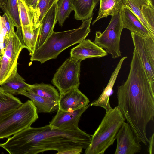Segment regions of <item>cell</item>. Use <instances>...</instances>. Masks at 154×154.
<instances>
[{"label": "cell", "mask_w": 154, "mask_h": 154, "mask_svg": "<svg viewBox=\"0 0 154 154\" xmlns=\"http://www.w3.org/2000/svg\"><path fill=\"white\" fill-rule=\"evenodd\" d=\"M133 54L128 78L117 87L118 106L137 137L146 145L147 125L154 121V87L135 49Z\"/></svg>", "instance_id": "1"}, {"label": "cell", "mask_w": 154, "mask_h": 154, "mask_svg": "<svg viewBox=\"0 0 154 154\" xmlns=\"http://www.w3.org/2000/svg\"><path fill=\"white\" fill-rule=\"evenodd\" d=\"M91 141L90 135L79 128H56L48 124L24 129L0 143V147L10 154H36L49 150L59 152L74 148L85 149Z\"/></svg>", "instance_id": "2"}, {"label": "cell", "mask_w": 154, "mask_h": 154, "mask_svg": "<svg viewBox=\"0 0 154 154\" xmlns=\"http://www.w3.org/2000/svg\"><path fill=\"white\" fill-rule=\"evenodd\" d=\"M93 17L82 21L79 28L64 31H54L39 48L31 56L32 61H37L43 63L55 59L63 50L85 39L91 31L90 26Z\"/></svg>", "instance_id": "3"}, {"label": "cell", "mask_w": 154, "mask_h": 154, "mask_svg": "<svg viewBox=\"0 0 154 154\" xmlns=\"http://www.w3.org/2000/svg\"><path fill=\"white\" fill-rule=\"evenodd\" d=\"M125 120L118 106L106 112L98 128L91 136V143L84 153L103 154L113 144Z\"/></svg>", "instance_id": "4"}, {"label": "cell", "mask_w": 154, "mask_h": 154, "mask_svg": "<svg viewBox=\"0 0 154 154\" xmlns=\"http://www.w3.org/2000/svg\"><path fill=\"white\" fill-rule=\"evenodd\" d=\"M37 108L28 100L0 120V139L7 138L31 127L38 118Z\"/></svg>", "instance_id": "5"}, {"label": "cell", "mask_w": 154, "mask_h": 154, "mask_svg": "<svg viewBox=\"0 0 154 154\" xmlns=\"http://www.w3.org/2000/svg\"><path fill=\"white\" fill-rule=\"evenodd\" d=\"M123 24L121 13L111 16V20L104 31L96 32L94 43L110 54L113 59L121 57L120 42Z\"/></svg>", "instance_id": "6"}, {"label": "cell", "mask_w": 154, "mask_h": 154, "mask_svg": "<svg viewBox=\"0 0 154 154\" xmlns=\"http://www.w3.org/2000/svg\"><path fill=\"white\" fill-rule=\"evenodd\" d=\"M24 48H26V47L23 40L21 27L9 35L0 61V85L8 78L17 66L18 57Z\"/></svg>", "instance_id": "7"}, {"label": "cell", "mask_w": 154, "mask_h": 154, "mask_svg": "<svg viewBox=\"0 0 154 154\" xmlns=\"http://www.w3.org/2000/svg\"><path fill=\"white\" fill-rule=\"evenodd\" d=\"M81 62L70 57L63 63L54 74L51 82L58 89L60 95L79 88Z\"/></svg>", "instance_id": "8"}, {"label": "cell", "mask_w": 154, "mask_h": 154, "mask_svg": "<svg viewBox=\"0 0 154 154\" xmlns=\"http://www.w3.org/2000/svg\"><path fill=\"white\" fill-rule=\"evenodd\" d=\"M131 35L136 51L149 81L154 87V38L133 32Z\"/></svg>", "instance_id": "9"}, {"label": "cell", "mask_w": 154, "mask_h": 154, "mask_svg": "<svg viewBox=\"0 0 154 154\" xmlns=\"http://www.w3.org/2000/svg\"><path fill=\"white\" fill-rule=\"evenodd\" d=\"M117 144L115 154H134L140 152V141L129 124L124 122L116 136Z\"/></svg>", "instance_id": "10"}, {"label": "cell", "mask_w": 154, "mask_h": 154, "mask_svg": "<svg viewBox=\"0 0 154 154\" xmlns=\"http://www.w3.org/2000/svg\"><path fill=\"white\" fill-rule=\"evenodd\" d=\"M91 106V104L80 109L67 111L59 109L56 115L50 122L52 127L75 129L79 128L78 124L82 114Z\"/></svg>", "instance_id": "11"}, {"label": "cell", "mask_w": 154, "mask_h": 154, "mask_svg": "<svg viewBox=\"0 0 154 154\" xmlns=\"http://www.w3.org/2000/svg\"><path fill=\"white\" fill-rule=\"evenodd\" d=\"M88 97L78 89L75 88L60 95L59 109L65 111H74L88 105Z\"/></svg>", "instance_id": "12"}, {"label": "cell", "mask_w": 154, "mask_h": 154, "mask_svg": "<svg viewBox=\"0 0 154 154\" xmlns=\"http://www.w3.org/2000/svg\"><path fill=\"white\" fill-rule=\"evenodd\" d=\"M108 54L105 50L89 39H85L71 49L70 57L81 61L88 58H100Z\"/></svg>", "instance_id": "13"}, {"label": "cell", "mask_w": 154, "mask_h": 154, "mask_svg": "<svg viewBox=\"0 0 154 154\" xmlns=\"http://www.w3.org/2000/svg\"><path fill=\"white\" fill-rule=\"evenodd\" d=\"M57 2H54L44 16L41 22L39 33L36 44L35 50L40 47L54 32V28L57 23L56 15L57 11Z\"/></svg>", "instance_id": "14"}, {"label": "cell", "mask_w": 154, "mask_h": 154, "mask_svg": "<svg viewBox=\"0 0 154 154\" xmlns=\"http://www.w3.org/2000/svg\"><path fill=\"white\" fill-rule=\"evenodd\" d=\"M25 81L18 73L17 66L8 78L0 85L1 90L12 95L20 94L28 91L30 88V85L26 83Z\"/></svg>", "instance_id": "15"}, {"label": "cell", "mask_w": 154, "mask_h": 154, "mask_svg": "<svg viewBox=\"0 0 154 154\" xmlns=\"http://www.w3.org/2000/svg\"><path fill=\"white\" fill-rule=\"evenodd\" d=\"M123 28L146 36L154 38V35L143 25L135 14L128 8L124 7L121 13Z\"/></svg>", "instance_id": "16"}, {"label": "cell", "mask_w": 154, "mask_h": 154, "mask_svg": "<svg viewBox=\"0 0 154 154\" xmlns=\"http://www.w3.org/2000/svg\"><path fill=\"white\" fill-rule=\"evenodd\" d=\"M127 58V57L125 56L120 60L112 73L106 86L103 89L99 98L90 104L91 106L102 107L106 110V112L112 109L110 104L109 97L123 63Z\"/></svg>", "instance_id": "17"}, {"label": "cell", "mask_w": 154, "mask_h": 154, "mask_svg": "<svg viewBox=\"0 0 154 154\" xmlns=\"http://www.w3.org/2000/svg\"><path fill=\"white\" fill-rule=\"evenodd\" d=\"M75 12L74 17L82 21L93 15V10L99 0H70Z\"/></svg>", "instance_id": "18"}, {"label": "cell", "mask_w": 154, "mask_h": 154, "mask_svg": "<svg viewBox=\"0 0 154 154\" xmlns=\"http://www.w3.org/2000/svg\"><path fill=\"white\" fill-rule=\"evenodd\" d=\"M30 99L37 108L38 113H50L57 112L59 109L58 102L41 97L29 91L20 94Z\"/></svg>", "instance_id": "19"}, {"label": "cell", "mask_w": 154, "mask_h": 154, "mask_svg": "<svg viewBox=\"0 0 154 154\" xmlns=\"http://www.w3.org/2000/svg\"><path fill=\"white\" fill-rule=\"evenodd\" d=\"M100 6L98 16L93 22L94 25L100 19L107 16L121 13L122 8L126 7L125 0H100Z\"/></svg>", "instance_id": "20"}, {"label": "cell", "mask_w": 154, "mask_h": 154, "mask_svg": "<svg viewBox=\"0 0 154 154\" xmlns=\"http://www.w3.org/2000/svg\"><path fill=\"white\" fill-rule=\"evenodd\" d=\"M40 25H35L33 23L25 26H21L24 44L31 56L35 50Z\"/></svg>", "instance_id": "21"}, {"label": "cell", "mask_w": 154, "mask_h": 154, "mask_svg": "<svg viewBox=\"0 0 154 154\" xmlns=\"http://www.w3.org/2000/svg\"><path fill=\"white\" fill-rule=\"evenodd\" d=\"M23 103L12 94L0 91V120L20 106Z\"/></svg>", "instance_id": "22"}, {"label": "cell", "mask_w": 154, "mask_h": 154, "mask_svg": "<svg viewBox=\"0 0 154 154\" xmlns=\"http://www.w3.org/2000/svg\"><path fill=\"white\" fill-rule=\"evenodd\" d=\"M33 94L58 102L60 97V93L53 86L50 84L36 83L30 85L28 91Z\"/></svg>", "instance_id": "23"}, {"label": "cell", "mask_w": 154, "mask_h": 154, "mask_svg": "<svg viewBox=\"0 0 154 154\" xmlns=\"http://www.w3.org/2000/svg\"><path fill=\"white\" fill-rule=\"evenodd\" d=\"M125 0L126 3V7L128 8L132 11L140 20L143 25L150 32L149 26L142 14L141 10L142 7L144 5L153 4V0Z\"/></svg>", "instance_id": "24"}, {"label": "cell", "mask_w": 154, "mask_h": 154, "mask_svg": "<svg viewBox=\"0 0 154 154\" xmlns=\"http://www.w3.org/2000/svg\"><path fill=\"white\" fill-rule=\"evenodd\" d=\"M57 2L56 20L62 27L66 18L68 17L73 8L70 0H59Z\"/></svg>", "instance_id": "25"}, {"label": "cell", "mask_w": 154, "mask_h": 154, "mask_svg": "<svg viewBox=\"0 0 154 154\" xmlns=\"http://www.w3.org/2000/svg\"><path fill=\"white\" fill-rule=\"evenodd\" d=\"M59 0H39L34 12L33 23L40 25L44 16L56 2Z\"/></svg>", "instance_id": "26"}, {"label": "cell", "mask_w": 154, "mask_h": 154, "mask_svg": "<svg viewBox=\"0 0 154 154\" xmlns=\"http://www.w3.org/2000/svg\"><path fill=\"white\" fill-rule=\"evenodd\" d=\"M19 14L21 26L33 23L34 14L23 0H17Z\"/></svg>", "instance_id": "27"}, {"label": "cell", "mask_w": 154, "mask_h": 154, "mask_svg": "<svg viewBox=\"0 0 154 154\" xmlns=\"http://www.w3.org/2000/svg\"><path fill=\"white\" fill-rule=\"evenodd\" d=\"M2 11L9 15L17 29L21 27L17 0H7Z\"/></svg>", "instance_id": "28"}, {"label": "cell", "mask_w": 154, "mask_h": 154, "mask_svg": "<svg viewBox=\"0 0 154 154\" xmlns=\"http://www.w3.org/2000/svg\"><path fill=\"white\" fill-rule=\"evenodd\" d=\"M142 14L146 22L150 31L154 35V7L153 4L143 6L141 10Z\"/></svg>", "instance_id": "29"}, {"label": "cell", "mask_w": 154, "mask_h": 154, "mask_svg": "<svg viewBox=\"0 0 154 154\" xmlns=\"http://www.w3.org/2000/svg\"><path fill=\"white\" fill-rule=\"evenodd\" d=\"M9 34L5 26L3 17L0 14V45L2 54L4 52L3 42L4 39Z\"/></svg>", "instance_id": "30"}, {"label": "cell", "mask_w": 154, "mask_h": 154, "mask_svg": "<svg viewBox=\"0 0 154 154\" xmlns=\"http://www.w3.org/2000/svg\"><path fill=\"white\" fill-rule=\"evenodd\" d=\"M82 149L74 148L57 152L56 154H80L82 152Z\"/></svg>", "instance_id": "31"}, {"label": "cell", "mask_w": 154, "mask_h": 154, "mask_svg": "<svg viewBox=\"0 0 154 154\" xmlns=\"http://www.w3.org/2000/svg\"><path fill=\"white\" fill-rule=\"evenodd\" d=\"M29 8L34 12L35 10L39 0H23Z\"/></svg>", "instance_id": "32"}, {"label": "cell", "mask_w": 154, "mask_h": 154, "mask_svg": "<svg viewBox=\"0 0 154 154\" xmlns=\"http://www.w3.org/2000/svg\"><path fill=\"white\" fill-rule=\"evenodd\" d=\"M154 134L149 139V144L148 149V152L150 154H153L154 153Z\"/></svg>", "instance_id": "33"}, {"label": "cell", "mask_w": 154, "mask_h": 154, "mask_svg": "<svg viewBox=\"0 0 154 154\" xmlns=\"http://www.w3.org/2000/svg\"><path fill=\"white\" fill-rule=\"evenodd\" d=\"M7 0H0V8L2 10Z\"/></svg>", "instance_id": "34"}, {"label": "cell", "mask_w": 154, "mask_h": 154, "mask_svg": "<svg viewBox=\"0 0 154 154\" xmlns=\"http://www.w3.org/2000/svg\"><path fill=\"white\" fill-rule=\"evenodd\" d=\"M0 55H2V49L1 48V47L0 45Z\"/></svg>", "instance_id": "35"}, {"label": "cell", "mask_w": 154, "mask_h": 154, "mask_svg": "<svg viewBox=\"0 0 154 154\" xmlns=\"http://www.w3.org/2000/svg\"><path fill=\"white\" fill-rule=\"evenodd\" d=\"M2 55H0V61L1 60V59L2 57Z\"/></svg>", "instance_id": "36"}, {"label": "cell", "mask_w": 154, "mask_h": 154, "mask_svg": "<svg viewBox=\"0 0 154 154\" xmlns=\"http://www.w3.org/2000/svg\"><path fill=\"white\" fill-rule=\"evenodd\" d=\"M1 60L0 61V72H1Z\"/></svg>", "instance_id": "37"}, {"label": "cell", "mask_w": 154, "mask_h": 154, "mask_svg": "<svg viewBox=\"0 0 154 154\" xmlns=\"http://www.w3.org/2000/svg\"><path fill=\"white\" fill-rule=\"evenodd\" d=\"M1 91V89H0V91Z\"/></svg>", "instance_id": "38"}]
</instances>
